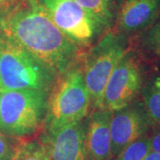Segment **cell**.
<instances>
[{"label": "cell", "instance_id": "7c38bea8", "mask_svg": "<svg viewBox=\"0 0 160 160\" xmlns=\"http://www.w3.org/2000/svg\"><path fill=\"white\" fill-rule=\"evenodd\" d=\"M100 23L105 30L115 24L117 13L123 0H76Z\"/></svg>", "mask_w": 160, "mask_h": 160}, {"label": "cell", "instance_id": "e0dca14e", "mask_svg": "<svg viewBox=\"0 0 160 160\" xmlns=\"http://www.w3.org/2000/svg\"><path fill=\"white\" fill-rule=\"evenodd\" d=\"M147 42L152 47H155L160 43V15L153 26L149 29L147 36Z\"/></svg>", "mask_w": 160, "mask_h": 160}, {"label": "cell", "instance_id": "8992f818", "mask_svg": "<svg viewBox=\"0 0 160 160\" xmlns=\"http://www.w3.org/2000/svg\"><path fill=\"white\" fill-rule=\"evenodd\" d=\"M52 21L82 51L104 34L103 27L76 0H39Z\"/></svg>", "mask_w": 160, "mask_h": 160}, {"label": "cell", "instance_id": "9a60e30c", "mask_svg": "<svg viewBox=\"0 0 160 160\" xmlns=\"http://www.w3.org/2000/svg\"><path fill=\"white\" fill-rule=\"evenodd\" d=\"M150 150L149 136L145 134L123 149L115 160H144Z\"/></svg>", "mask_w": 160, "mask_h": 160}, {"label": "cell", "instance_id": "d6986e66", "mask_svg": "<svg viewBox=\"0 0 160 160\" xmlns=\"http://www.w3.org/2000/svg\"><path fill=\"white\" fill-rule=\"evenodd\" d=\"M22 0H0V13L17 5Z\"/></svg>", "mask_w": 160, "mask_h": 160}, {"label": "cell", "instance_id": "4fadbf2b", "mask_svg": "<svg viewBox=\"0 0 160 160\" xmlns=\"http://www.w3.org/2000/svg\"><path fill=\"white\" fill-rule=\"evenodd\" d=\"M143 108L149 121L160 126V77L150 80L143 91Z\"/></svg>", "mask_w": 160, "mask_h": 160}, {"label": "cell", "instance_id": "30bf717a", "mask_svg": "<svg viewBox=\"0 0 160 160\" xmlns=\"http://www.w3.org/2000/svg\"><path fill=\"white\" fill-rule=\"evenodd\" d=\"M160 0H123L115 20L117 33L137 32L149 26L158 15Z\"/></svg>", "mask_w": 160, "mask_h": 160}, {"label": "cell", "instance_id": "7a4b0ae2", "mask_svg": "<svg viewBox=\"0 0 160 160\" xmlns=\"http://www.w3.org/2000/svg\"><path fill=\"white\" fill-rule=\"evenodd\" d=\"M91 108V98L80 63L58 76L47 98L44 123L46 136H51L64 126L81 121Z\"/></svg>", "mask_w": 160, "mask_h": 160}, {"label": "cell", "instance_id": "8fae6325", "mask_svg": "<svg viewBox=\"0 0 160 160\" xmlns=\"http://www.w3.org/2000/svg\"><path fill=\"white\" fill-rule=\"evenodd\" d=\"M92 110L86 123L85 160H110L112 153L109 122L112 112L103 108Z\"/></svg>", "mask_w": 160, "mask_h": 160}, {"label": "cell", "instance_id": "6da1fadb", "mask_svg": "<svg viewBox=\"0 0 160 160\" xmlns=\"http://www.w3.org/2000/svg\"><path fill=\"white\" fill-rule=\"evenodd\" d=\"M0 36L57 76L78 65L84 52L54 24L39 0H22L1 12Z\"/></svg>", "mask_w": 160, "mask_h": 160}, {"label": "cell", "instance_id": "5bb4252c", "mask_svg": "<svg viewBox=\"0 0 160 160\" xmlns=\"http://www.w3.org/2000/svg\"><path fill=\"white\" fill-rule=\"evenodd\" d=\"M12 160H52V157L44 141H31L21 143Z\"/></svg>", "mask_w": 160, "mask_h": 160}, {"label": "cell", "instance_id": "ffe728a7", "mask_svg": "<svg viewBox=\"0 0 160 160\" xmlns=\"http://www.w3.org/2000/svg\"><path fill=\"white\" fill-rule=\"evenodd\" d=\"M144 160H160V154L155 152V151L150 150L149 152V154L146 156V158H145Z\"/></svg>", "mask_w": 160, "mask_h": 160}, {"label": "cell", "instance_id": "44dd1931", "mask_svg": "<svg viewBox=\"0 0 160 160\" xmlns=\"http://www.w3.org/2000/svg\"><path fill=\"white\" fill-rule=\"evenodd\" d=\"M153 48L155 49V52H156L158 55H160V43L158 45H157L155 47H153Z\"/></svg>", "mask_w": 160, "mask_h": 160}, {"label": "cell", "instance_id": "ba28073f", "mask_svg": "<svg viewBox=\"0 0 160 160\" xmlns=\"http://www.w3.org/2000/svg\"><path fill=\"white\" fill-rule=\"evenodd\" d=\"M151 125L141 105H128L112 112L109 122L112 157H117L128 145L147 133Z\"/></svg>", "mask_w": 160, "mask_h": 160}, {"label": "cell", "instance_id": "9c48e42d", "mask_svg": "<svg viewBox=\"0 0 160 160\" xmlns=\"http://www.w3.org/2000/svg\"><path fill=\"white\" fill-rule=\"evenodd\" d=\"M86 124L84 119L64 126L44 141L52 160L86 159Z\"/></svg>", "mask_w": 160, "mask_h": 160}, {"label": "cell", "instance_id": "2e32d148", "mask_svg": "<svg viewBox=\"0 0 160 160\" xmlns=\"http://www.w3.org/2000/svg\"><path fill=\"white\" fill-rule=\"evenodd\" d=\"M21 143L15 140V137L0 132V160L13 159Z\"/></svg>", "mask_w": 160, "mask_h": 160}, {"label": "cell", "instance_id": "3957f363", "mask_svg": "<svg viewBox=\"0 0 160 160\" xmlns=\"http://www.w3.org/2000/svg\"><path fill=\"white\" fill-rule=\"evenodd\" d=\"M58 76L29 52L0 36V91L49 92Z\"/></svg>", "mask_w": 160, "mask_h": 160}, {"label": "cell", "instance_id": "ac0fdd59", "mask_svg": "<svg viewBox=\"0 0 160 160\" xmlns=\"http://www.w3.org/2000/svg\"><path fill=\"white\" fill-rule=\"evenodd\" d=\"M150 141V149L152 151L160 154V127L153 132L149 137Z\"/></svg>", "mask_w": 160, "mask_h": 160}, {"label": "cell", "instance_id": "5b68a950", "mask_svg": "<svg viewBox=\"0 0 160 160\" xmlns=\"http://www.w3.org/2000/svg\"><path fill=\"white\" fill-rule=\"evenodd\" d=\"M48 94L29 90L0 91V132L28 137L44 126Z\"/></svg>", "mask_w": 160, "mask_h": 160}, {"label": "cell", "instance_id": "52a82bcc", "mask_svg": "<svg viewBox=\"0 0 160 160\" xmlns=\"http://www.w3.org/2000/svg\"><path fill=\"white\" fill-rule=\"evenodd\" d=\"M142 87V69L137 57L128 51L110 75L102 108L114 112L132 104Z\"/></svg>", "mask_w": 160, "mask_h": 160}, {"label": "cell", "instance_id": "277c9868", "mask_svg": "<svg viewBox=\"0 0 160 160\" xmlns=\"http://www.w3.org/2000/svg\"><path fill=\"white\" fill-rule=\"evenodd\" d=\"M128 51L124 35L108 30L85 54L83 53L80 68L92 109L102 108L103 93L109 77Z\"/></svg>", "mask_w": 160, "mask_h": 160}]
</instances>
